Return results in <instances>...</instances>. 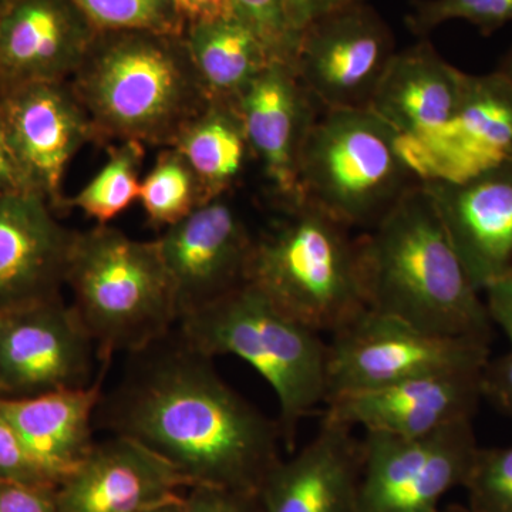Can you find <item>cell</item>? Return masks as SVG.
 I'll return each mask as SVG.
<instances>
[{
    "mask_svg": "<svg viewBox=\"0 0 512 512\" xmlns=\"http://www.w3.org/2000/svg\"><path fill=\"white\" fill-rule=\"evenodd\" d=\"M419 184L396 134L375 113L320 110L299 163L302 202L367 231Z\"/></svg>",
    "mask_w": 512,
    "mask_h": 512,
    "instance_id": "cell-7",
    "label": "cell"
},
{
    "mask_svg": "<svg viewBox=\"0 0 512 512\" xmlns=\"http://www.w3.org/2000/svg\"><path fill=\"white\" fill-rule=\"evenodd\" d=\"M488 315L504 330L512 346V271L484 289Z\"/></svg>",
    "mask_w": 512,
    "mask_h": 512,
    "instance_id": "cell-36",
    "label": "cell"
},
{
    "mask_svg": "<svg viewBox=\"0 0 512 512\" xmlns=\"http://www.w3.org/2000/svg\"><path fill=\"white\" fill-rule=\"evenodd\" d=\"M185 45L210 100L237 103L274 60L235 16L185 26Z\"/></svg>",
    "mask_w": 512,
    "mask_h": 512,
    "instance_id": "cell-24",
    "label": "cell"
},
{
    "mask_svg": "<svg viewBox=\"0 0 512 512\" xmlns=\"http://www.w3.org/2000/svg\"><path fill=\"white\" fill-rule=\"evenodd\" d=\"M0 124L33 192L66 210L67 165L96 133L69 82L35 83L0 93Z\"/></svg>",
    "mask_w": 512,
    "mask_h": 512,
    "instance_id": "cell-14",
    "label": "cell"
},
{
    "mask_svg": "<svg viewBox=\"0 0 512 512\" xmlns=\"http://www.w3.org/2000/svg\"><path fill=\"white\" fill-rule=\"evenodd\" d=\"M356 252L367 309L490 345L493 320L421 183L356 239Z\"/></svg>",
    "mask_w": 512,
    "mask_h": 512,
    "instance_id": "cell-2",
    "label": "cell"
},
{
    "mask_svg": "<svg viewBox=\"0 0 512 512\" xmlns=\"http://www.w3.org/2000/svg\"><path fill=\"white\" fill-rule=\"evenodd\" d=\"M3 2H5V0H0V12H2Z\"/></svg>",
    "mask_w": 512,
    "mask_h": 512,
    "instance_id": "cell-43",
    "label": "cell"
},
{
    "mask_svg": "<svg viewBox=\"0 0 512 512\" xmlns=\"http://www.w3.org/2000/svg\"><path fill=\"white\" fill-rule=\"evenodd\" d=\"M231 6L235 18L255 33L274 62L295 67L302 32L286 0H231Z\"/></svg>",
    "mask_w": 512,
    "mask_h": 512,
    "instance_id": "cell-29",
    "label": "cell"
},
{
    "mask_svg": "<svg viewBox=\"0 0 512 512\" xmlns=\"http://www.w3.org/2000/svg\"><path fill=\"white\" fill-rule=\"evenodd\" d=\"M185 339L205 355H232L254 367L279 403L282 444L292 453L299 426L328 397V343L245 284L178 320Z\"/></svg>",
    "mask_w": 512,
    "mask_h": 512,
    "instance_id": "cell-5",
    "label": "cell"
},
{
    "mask_svg": "<svg viewBox=\"0 0 512 512\" xmlns=\"http://www.w3.org/2000/svg\"><path fill=\"white\" fill-rule=\"evenodd\" d=\"M39 194L0 198V312L59 298L77 231Z\"/></svg>",
    "mask_w": 512,
    "mask_h": 512,
    "instance_id": "cell-19",
    "label": "cell"
},
{
    "mask_svg": "<svg viewBox=\"0 0 512 512\" xmlns=\"http://www.w3.org/2000/svg\"><path fill=\"white\" fill-rule=\"evenodd\" d=\"M497 72L503 74V76L507 77V79L512 83V49L507 53V55H505L503 62H501L500 67L497 69Z\"/></svg>",
    "mask_w": 512,
    "mask_h": 512,
    "instance_id": "cell-41",
    "label": "cell"
},
{
    "mask_svg": "<svg viewBox=\"0 0 512 512\" xmlns=\"http://www.w3.org/2000/svg\"><path fill=\"white\" fill-rule=\"evenodd\" d=\"M183 497L184 494L180 495V497L173 498V500L158 504L156 507L150 508V510L144 512H183Z\"/></svg>",
    "mask_w": 512,
    "mask_h": 512,
    "instance_id": "cell-40",
    "label": "cell"
},
{
    "mask_svg": "<svg viewBox=\"0 0 512 512\" xmlns=\"http://www.w3.org/2000/svg\"><path fill=\"white\" fill-rule=\"evenodd\" d=\"M138 201L156 228L171 227L207 204L190 164L174 147L163 148L141 180Z\"/></svg>",
    "mask_w": 512,
    "mask_h": 512,
    "instance_id": "cell-27",
    "label": "cell"
},
{
    "mask_svg": "<svg viewBox=\"0 0 512 512\" xmlns=\"http://www.w3.org/2000/svg\"><path fill=\"white\" fill-rule=\"evenodd\" d=\"M421 185L478 292L512 271V163L460 183Z\"/></svg>",
    "mask_w": 512,
    "mask_h": 512,
    "instance_id": "cell-18",
    "label": "cell"
},
{
    "mask_svg": "<svg viewBox=\"0 0 512 512\" xmlns=\"http://www.w3.org/2000/svg\"><path fill=\"white\" fill-rule=\"evenodd\" d=\"M362 463L353 427L323 416L316 436L266 476L265 512H357Z\"/></svg>",
    "mask_w": 512,
    "mask_h": 512,
    "instance_id": "cell-21",
    "label": "cell"
},
{
    "mask_svg": "<svg viewBox=\"0 0 512 512\" xmlns=\"http://www.w3.org/2000/svg\"><path fill=\"white\" fill-rule=\"evenodd\" d=\"M478 450L473 419L420 437L367 431L357 512H439L444 495L466 485Z\"/></svg>",
    "mask_w": 512,
    "mask_h": 512,
    "instance_id": "cell-9",
    "label": "cell"
},
{
    "mask_svg": "<svg viewBox=\"0 0 512 512\" xmlns=\"http://www.w3.org/2000/svg\"><path fill=\"white\" fill-rule=\"evenodd\" d=\"M286 2L296 28L302 32L306 25L320 16L349 8V6L367 3V0H286Z\"/></svg>",
    "mask_w": 512,
    "mask_h": 512,
    "instance_id": "cell-39",
    "label": "cell"
},
{
    "mask_svg": "<svg viewBox=\"0 0 512 512\" xmlns=\"http://www.w3.org/2000/svg\"><path fill=\"white\" fill-rule=\"evenodd\" d=\"M410 170L424 181L460 183L512 163V83L503 74H468L450 123L424 138H397Z\"/></svg>",
    "mask_w": 512,
    "mask_h": 512,
    "instance_id": "cell-12",
    "label": "cell"
},
{
    "mask_svg": "<svg viewBox=\"0 0 512 512\" xmlns=\"http://www.w3.org/2000/svg\"><path fill=\"white\" fill-rule=\"evenodd\" d=\"M450 20H466L491 35L512 22V0H419L406 23L413 33L424 36Z\"/></svg>",
    "mask_w": 512,
    "mask_h": 512,
    "instance_id": "cell-30",
    "label": "cell"
},
{
    "mask_svg": "<svg viewBox=\"0 0 512 512\" xmlns=\"http://www.w3.org/2000/svg\"><path fill=\"white\" fill-rule=\"evenodd\" d=\"M394 55L392 29L360 3L305 26L295 72L320 110H369Z\"/></svg>",
    "mask_w": 512,
    "mask_h": 512,
    "instance_id": "cell-10",
    "label": "cell"
},
{
    "mask_svg": "<svg viewBox=\"0 0 512 512\" xmlns=\"http://www.w3.org/2000/svg\"><path fill=\"white\" fill-rule=\"evenodd\" d=\"M99 32L147 30L184 35L174 0H73Z\"/></svg>",
    "mask_w": 512,
    "mask_h": 512,
    "instance_id": "cell-28",
    "label": "cell"
},
{
    "mask_svg": "<svg viewBox=\"0 0 512 512\" xmlns=\"http://www.w3.org/2000/svg\"><path fill=\"white\" fill-rule=\"evenodd\" d=\"M490 345L431 335L366 309L328 343V397L436 373L483 370Z\"/></svg>",
    "mask_w": 512,
    "mask_h": 512,
    "instance_id": "cell-8",
    "label": "cell"
},
{
    "mask_svg": "<svg viewBox=\"0 0 512 512\" xmlns=\"http://www.w3.org/2000/svg\"><path fill=\"white\" fill-rule=\"evenodd\" d=\"M69 84L96 144L171 147L211 101L184 36L147 30L99 32Z\"/></svg>",
    "mask_w": 512,
    "mask_h": 512,
    "instance_id": "cell-3",
    "label": "cell"
},
{
    "mask_svg": "<svg viewBox=\"0 0 512 512\" xmlns=\"http://www.w3.org/2000/svg\"><path fill=\"white\" fill-rule=\"evenodd\" d=\"M66 285L100 363L146 348L180 320L156 239L137 241L109 224L76 232Z\"/></svg>",
    "mask_w": 512,
    "mask_h": 512,
    "instance_id": "cell-4",
    "label": "cell"
},
{
    "mask_svg": "<svg viewBox=\"0 0 512 512\" xmlns=\"http://www.w3.org/2000/svg\"><path fill=\"white\" fill-rule=\"evenodd\" d=\"M180 319L247 284L255 237L227 195L165 228L156 239Z\"/></svg>",
    "mask_w": 512,
    "mask_h": 512,
    "instance_id": "cell-13",
    "label": "cell"
},
{
    "mask_svg": "<svg viewBox=\"0 0 512 512\" xmlns=\"http://www.w3.org/2000/svg\"><path fill=\"white\" fill-rule=\"evenodd\" d=\"M33 192L0 124V198ZM36 194V192H33Z\"/></svg>",
    "mask_w": 512,
    "mask_h": 512,
    "instance_id": "cell-37",
    "label": "cell"
},
{
    "mask_svg": "<svg viewBox=\"0 0 512 512\" xmlns=\"http://www.w3.org/2000/svg\"><path fill=\"white\" fill-rule=\"evenodd\" d=\"M473 512H512V444L481 448L464 485Z\"/></svg>",
    "mask_w": 512,
    "mask_h": 512,
    "instance_id": "cell-31",
    "label": "cell"
},
{
    "mask_svg": "<svg viewBox=\"0 0 512 512\" xmlns=\"http://www.w3.org/2000/svg\"><path fill=\"white\" fill-rule=\"evenodd\" d=\"M94 424L153 451L191 485L259 494L282 458L278 421L232 389L178 326L128 353Z\"/></svg>",
    "mask_w": 512,
    "mask_h": 512,
    "instance_id": "cell-1",
    "label": "cell"
},
{
    "mask_svg": "<svg viewBox=\"0 0 512 512\" xmlns=\"http://www.w3.org/2000/svg\"><path fill=\"white\" fill-rule=\"evenodd\" d=\"M109 366L110 363H100L99 376L90 386L22 399L0 397V414L12 424L30 457L56 485L86 460L96 444L94 417Z\"/></svg>",
    "mask_w": 512,
    "mask_h": 512,
    "instance_id": "cell-22",
    "label": "cell"
},
{
    "mask_svg": "<svg viewBox=\"0 0 512 512\" xmlns=\"http://www.w3.org/2000/svg\"><path fill=\"white\" fill-rule=\"evenodd\" d=\"M183 512H265V508L258 493L192 485L184 493Z\"/></svg>",
    "mask_w": 512,
    "mask_h": 512,
    "instance_id": "cell-33",
    "label": "cell"
},
{
    "mask_svg": "<svg viewBox=\"0 0 512 512\" xmlns=\"http://www.w3.org/2000/svg\"><path fill=\"white\" fill-rule=\"evenodd\" d=\"M282 214L255 238L247 284L289 318L333 335L367 309L356 239L306 202Z\"/></svg>",
    "mask_w": 512,
    "mask_h": 512,
    "instance_id": "cell-6",
    "label": "cell"
},
{
    "mask_svg": "<svg viewBox=\"0 0 512 512\" xmlns=\"http://www.w3.org/2000/svg\"><path fill=\"white\" fill-rule=\"evenodd\" d=\"M96 359L93 339L62 296L0 312V397L90 386Z\"/></svg>",
    "mask_w": 512,
    "mask_h": 512,
    "instance_id": "cell-11",
    "label": "cell"
},
{
    "mask_svg": "<svg viewBox=\"0 0 512 512\" xmlns=\"http://www.w3.org/2000/svg\"><path fill=\"white\" fill-rule=\"evenodd\" d=\"M56 488L0 480V512H59Z\"/></svg>",
    "mask_w": 512,
    "mask_h": 512,
    "instance_id": "cell-34",
    "label": "cell"
},
{
    "mask_svg": "<svg viewBox=\"0 0 512 512\" xmlns=\"http://www.w3.org/2000/svg\"><path fill=\"white\" fill-rule=\"evenodd\" d=\"M99 30L73 0H5L0 12V93L66 83Z\"/></svg>",
    "mask_w": 512,
    "mask_h": 512,
    "instance_id": "cell-16",
    "label": "cell"
},
{
    "mask_svg": "<svg viewBox=\"0 0 512 512\" xmlns=\"http://www.w3.org/2000/svg\"><path fill=\"white\" fill-rule=\"evenodd\" d=\"M483 370L413 377L329 397L323 416L373 433L420 437L473 419L483 399Z\"/></svg>",
    "mask_w": 512,
    "mask_h": 512,
    "instance_id": "cell-17",
    "label": "cell"
},
{
    "mask_svg": "<svg viewBox=\"0 0 512 512\" xmlns=\"http://www.w3.org/2000/svg\"><path fill=\"white\" fill-rule=\"evenodd\" d=\"M185 26L234 16L231 0H174Z\"/></svg>",
    "mask_w": 512,
    "mask_h": 512,
    "instance_id": "cell-38",
    "label": "cell"
},
{
    "mask_svg": "<svg viewBox=\"0 0 512 512\" xmlns=\"http://www.w3.org/2000/svg\"><path fill=\"white\" fill-rule=\"evenodd\" d=\"M439 512H473L470 508L460 507V505H448L446 508H440Z\"/></svg>",
    "mask_w": 512,
    "mask_h": 512,
    "instance_id": "cell-42",
    "label": "cell"
},
{
    "mask_svg": "<svg viewBox=\"0 0 512 512\" xmlns=\"http://www.w3.org/2000/svg\"><path fill=\"white\" fill-rule=\"evenodd\" d=\"M467 80L429 40H420L393 56L369 110L397 138H424L453 119Z\"/></svg>",
    "mask_w": 512,
    "mask_h": 512,
    "instance_id": "cell-23",
    "label": "cell"
},
{
    "mask_svg": "<svg viewBox=\"0 0 512 512\" xmlns=\"http://www.w3.org/2000/svg\"><path fill=\"white\" fill-rule=\"evenodd\" d=\"M109 158L86 187L67 200L92 218L97 225H107L126 211L140 194V170L146 150L138 141H120L107 150Z\"/></svg>",
    "mask_w": 512,
    "mask_h": 512,
    "instance_id": "cell-26",
    "label": "cell"
},
{
    "mask_svg": "<svg viewBox=\"0 0 512 512\" xmlns=\"http://www.w3.org/2000/svg\"><path fill=\"white\" fill-rule=\"evenodd\" d=\"M192 487L173 466L127 437L96 441L56 488L59 512H144Z\"/></svg>",
    "mask_w": 512,
    "mask_h": 512,
    "instance_id": "cell-20",
    "label": "cell"
},
{
    "mask_svg": "<svg viewBox=\"0 0 512 512\" xmlns=\"http://www.w3.org/2000/svg\"><path fill=\"white\" fill-rule=\"evenodd\" d=\"M0 480L57 487L30 457L19 434L2 414H0Z\"/></svg>",
    "mask_w": 512,
    "mask_h": 512,
    "instance_id": "cell-32",
    "label": "cell"
},
{
    "mask_svg": "<svg viewBox=\"0 0 512 512\" xmlns=\"http://www.w3.org/2000/svg\"><path fill=\"white\" fill-rule=\"evenodd\" d=\"M171 147L190 164L207 202L227 195L252 157L237 106L217 100L188 123Z\"/></svg>",
    "mask_w": 512,
    "mask_h": 512,
    "instance_id": "cell-25",
    "label": "cell"
},
{
    "mask_svg": "<svg viewBox=\"0 0 512 512\" xmlns=\"http://www.w3.org/2000/svg\"><path fill=\"white\" fill-rule=\"evenodd\" d=\"M481 387L483 399L512 419V348L505 355L488 360L481 375Z\"/></svg>",
    "mask_w": 512,
    "mask_h": 512,
    "instance_id": "cell-35",
    "label": "cell"
},
{
    "mask_svg": "<svg viewBox=\"0 0 512 512\" xmlns=\"http://www.w3.org/2000/svg\"><path fill=\"white\" fill-rule=\"evenodd\" d=\"M251 150L281 210L301 204L299 163L320 107L295 67L272 62L235 103Z\"/></svg>",
    "mask_w": 512,
    "mask_h": 512,
    "instance_id": "cell-15",
    "label": "cell"
}]
</instances>
